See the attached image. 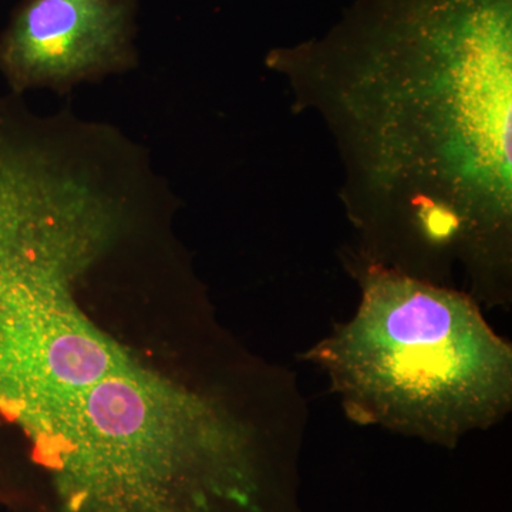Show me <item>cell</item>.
<instances>
[{
	"instance_id": "277c9868",
	"label": "cell",
	"mask_w": 512,
	"mask_h": 512,
	"mask_svg": "<svg viewBox=\"0 0 512 512\" xmlns=\"http://www.w3.org/2000/svg\"><path fill=\"white\" fill-rule=\"evenodd\" d=\"M137 63V0H22L0 35V73L15 94L67 93Z\"/></svg>"
},
{
	"instance_id": "7a4b0ae2",
	"label": "cell",
	"mask_w": 512,
	"mask_h": 512,
	"mask_svg": "<svg viewBox=\"0 0 512 512\" xmlns=\"http://www.w3.org/2000/svg\"><path fill=\"white\" fill-rule=\"evenodd\" d=\"M67 271L36 269L9 291L46 512H177L217 466L227 420L97 332Z\"/></svg>"
},
{
	"instance_id": "3957f363",
	"label": "cell",
	"mask_w": 512,
	"mask_h": 512,
	"mask_svg": "<svg viewBox=\"0 0 512 512\" xmlns=\"http://www.w3.org/2000/svg\"><path fill=\"white\" fill-rule=\"evenodd\" d=\"M360 286L356 315L306 355L350 419L446 447L504 419L511 346L473 296L377 264Z\"/></svg>"
},
{
	"instance_id": "6da1fadb",
	"label": "cell",
	"mask_w": 512,
	"mask_h": 512,
	"mask_svg": "<svg viewBox=\"0 0 512 512\" xmlns=\"http://www.w3.org/2000/svg\"><path fill=\"white\" fill-rule=\"evenodd\" d=\"M268 64L335 136L369 262L458 259L481 298L507 293L512 0H366Z\"/></svg>"
}]
</instances>
